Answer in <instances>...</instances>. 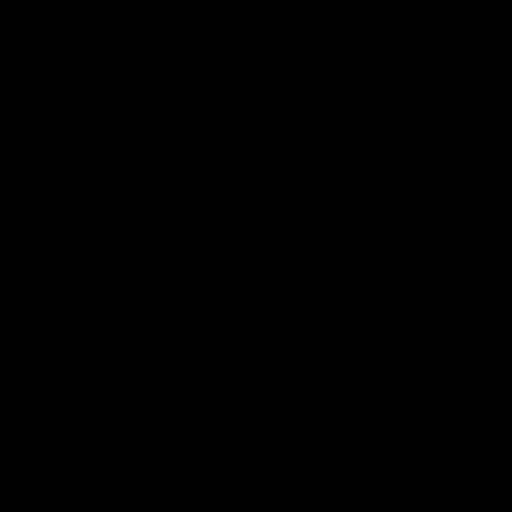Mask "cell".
Wrapping results in <instances>:
<instances>
[]
</instances>
